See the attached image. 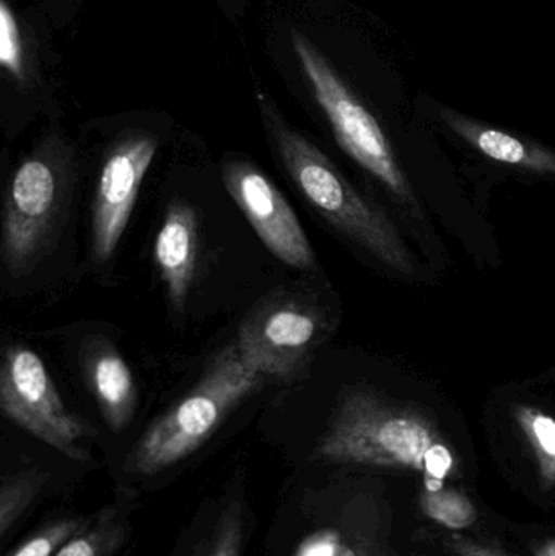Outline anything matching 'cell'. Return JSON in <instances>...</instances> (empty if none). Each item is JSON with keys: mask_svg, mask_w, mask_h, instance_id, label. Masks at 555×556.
Listing matches in <instances>:
<instances>
[{"mask_svg": "<svg viewBox=\"0 0 555 556\" xmlns=\"http://www.w3.org/2000/svg\"><path fill=\"white\" fill-rule=\"evenodd\" d=\"M316 454L328 463L419 473L424 492L445 489L459 473L456 451L429 415L368 389L342 397Z\"/></svg>", "mask_w": 555, "mask_h": 556, "instance_id": "obj_1", "label": "cell"}, {"mask_svg": "<svg viewBox=\"0 0 555 556\" xmlns=\"http://www.w3.org/2000/svg\"><path fill=\"white\" fill-rule=\"evenodd\" d=\"M257 101L283 166L310 204L384 266L404 276L414 274L413 254L393 222L365 199L318 147L293 130L266 94H257Z\"/></svg>", "mask_w": 555, "mask_h": 556, "instance_id": "obj_2", "label": "cell"}, {"mask_svg": "<svg viewBox=\"0 0 555 556\" xmlns=\"http://www.w3.org/2000/svg\"><path fill=\"white\" fill-rule=\"evenodd\" d=\"M267 381V376L244 362L237 342L225 346L209 363L198 386L137 441L126 463L127 472L153 476L181 463L214 434L237 405Z\"/></svg>", "mask_w": 555, "mask_h": 556, "instance_id": "obj_3", "label": "cell"}, {"mask_svg": "<svg viewBox=\"0 0 555 556\" xmlns=\"http://www.w3.org/2000/svg\"><path fill=\"white\" fill-rule=\"evenodd\" d=\"M290 41L342 150L375 176L398 201L413 207L417 205L413 186L374 114L352 93L328 59L302 31L292 29Z\"/></svg>", "mask_w": 555, "mask_h": 556, "instance_id": "obj_4", "label": "cell"}, {"mask_svg": "<svg viewBox=\"0 0 555 556\" xmlns=\"http://www.w3.org/2000/svg\"><path fill=\"white\" fill-rule=\"evenodd\" d=\"M67 173L55 150L35 152L10 178L2 220V260L18 277L48 250L65 207Z\"/></svg>", "mask_w": 555, "mask_h": 556, "instance_id": "obj_5", "label": "cell"}, {"mask_svg": "<svg viewBox=\"0 0 555 556\" xmlns=\"http://www.w3.org/2000/svg\"><path fill=\"white\" fill-rule=\"evenodd\" d=\"M0 407L13 424L64 456L88 459L80 440L93 430L65 407L45 363L28 346L10 345L3 353Z\"/></svg>", "mask_w": 555, "mask_h": 556, "instance_id": "obj_6", "label": "cell"}, {"mask_svg": "<svg viewBox=\"0 0 555 556\" xmlns=\"http://www.w3.org/2000/svg\"><path fill=\"white\" fill-rule=\"evenodd\" d=\"M225 188L267 250L297 269L313 270L312 244L289 202L263 172L248 162L224 166Z\"/></svg>", "mask_w": 555, "mask_h": 556, "instance_id": "obj_7", "label": "cell"}, {"mask_svg": "<svg viewBox=\"0 0 555 556\" xmlns=\"http://www.w3.org/2000/svg\"><path fill=\"white\" fill-rule=\"evenodd\" d=\"M155 153L156 139L150 134L127 136L108 152L91 217V251L98 263H106L116 251Z\"/></svg>", "mask_w": 555, "mask_h": 556, "instance_id": "obj_8", "label": "cell"}, {"mask_svg": "<svg viewBox=\"0 0 555 556\" xmlns=\"http://www.w3.org/2000/svg\"><path fill=\"white\" fill-rule=\"evenodd\" d=\"M318 330V316L310 307L279 301L251 314L237 343L251 368L269 379H289L305 365Z\"/></svg>", "mask_w": 555, "mask_h": 556, "instance_id": "obj_9", "label": "cell"}, {"mask_svg": "<svg viewBox=\"0 0 555 556\" xmlns=\"http://www.w3.org/2000/svg\"><path fill=\"white\" fill-rule=\"evenodd\" d=\"M199 250L198 215L191 205L173 202L156 235L155 263L176 309H185Z\"/></svg>", "mask_w": 555, "mask_h": 556, "instance_id": "obj_10", "label": "cell"}, {"mask_svg": "<svg viewBox=\"0 0 555 556\" xmlns=\"http://www.w3.org/2000/svg\"><path fill=\"white\" fill-rule=\"evenodd\" d=\"M85 375L108 427L124 430L137 405L136 381L129 365L113 346L94 343L85 355Z\"/></svg>", "mask_w": 555, "mask_h": 556, "instance_id": "obj_11", "label": "cell"}, {"mask_svg": "<svg viewBox=\"0 0 555 556\" xmlns=\"http://www.w3.org/2000/svg\"><path fill=\"white\" fill-rule=\"evenodd\" d=\"M440 117L443 123L462 137L469 146L488 159L505 165L518 166L540 175H555V152L546 147L518 139L504 130L485 126L465 114L442 108Z\"/></svg>", "mask_w": 555, "mask_h": 556, "instance_id": "obj_12", "label": "cell"}, {"mask_svg": "<svg viewBox=\"0 0 555 556\" xmlns=\"http://www.w3.org/2000/svg\"><path fill=\"white\" fill-rule=\"evenodd\" d=\"M127 538V525L116 508L101 509L54 556H114Z\"/></svg>", "mask_w": 555, "mask_h": 556, "instance_id": "obj_13", "label": "cell"}, {"mask_svg": "<svg viewBox=\"0 0 555 556\" xmlns=\"http://www.w3.org/2000/svg\"><path fill=\"white\" fill-rule=\"evenodd\" d=\"M515 420L537 460L543 492L555 489V418L541 408L517 405Z\"/></svg>", "mask_w": 555, "mask_h": 556, "instance_id": "obj_14", "label": "cell"}, {"mask_svg": "<svg viewBox=\"0 0 555 556\" xmlns=\"http://www.w3.org/2000/svg\"><path fill=\"white\" fill-rule=\"evenodd\" d=\"M292 556H378L364 532L348 522L318 526L300 539Z\"/></svg>", "mask_w": 555, "mask_h": 556, "instance_id": "obj_15", "label": "cell"}, {"mask_svg": "<svg viewBox=\"0 0 555 556\" xmlns=\"http://www.w3.org/2000/svg\"><path fill=\"white\" fill-rule=\"evenodd\" d=\"M46 482L48 473L39 469L18 470L3 477L0 485V538L9 535L13 526L38 498Z\"/></svg>", "mask_w": 555, "mask_h": 556, "instance_id": "obj_16", "label": "cell"}, {"mask_svg": "<svg viewBox=\"0 0 555 556\" xmlns=\"http://www.w3.org/2000/svg\"><path fill=\"white\" fill-rule=\"evenodd\" d=\"M0 65L3 71L25 87L29 80V62L18 18L7 0H0Z\"/></svg>", "mask_w": 555, "mask_h": 556, "instance_id": "obj_17", "label": "cell"}, {"mask_svg": "<svg viewBox=\"0 0 555 556\" xmlns=\"http://www.w3.org/2000/svg\"><path fill=\"white\" fill-rule=\"evenodd\" d=\"M420 506L427 518L433 519L452 531L469 528L478 519V511L468 496L446 486L439 492H424Z\"/></svg>", "mask_w": 555, "mask_h": 556, "instance_id": "obj_18", "label": "cell"}, {"mask_svg": "<svg viewBox=\"0 0 555 556\" xmlns=\"http://www.w3.org/2000/svg\"><path fill=\"white\" fill-rule=\"evenodd\" d=\"M87 521L84 518H62L49 522L7 556H54Z\"/></svg>", "mask_w": 555, "mask_h": 556, "instance_id": "obj_19", "label": "cell"}, {"mask_svg": "<svg viewBox=\"0 0 555 556\" xmlns=\"http://www.w3.org/2000/svg\"><path fill=\"white\" fill-rule=\"evenodd\" d=\"M241 542H243V516H241L240 505L234 503L220 516L205 556H241Z\"/></svg>", "mask_w": 555, "mask_h": 556, "instance_id": "obj_20", "label": "cell"}, {"mask_svg": "<svg viewBox=\"0 0 555 556\" xmlns=\"http://www.w3.org/2000/svg\"><path fill=\"white\" fill-rule=\"evenodd\" d=\"M449 547L456 556H504L459 534L450 535Z\"/></svg>", "mask_w": 555, "mask_h": 556, "instance_id": "obj_21", "label": "cell"}, {"mask_svg": "<svg viewBox=\"0 0 555 556\" xmlns=\"http://www.w3.org/2000/svg\"><path fill=\"white\" fill-rule=\"evenodd\" d=\"M534 556H555V539L541 542L534 547Z\"/></svg>", "mask_w": 555, "mask_h": 556, "instance_id": "obj_22", "label": "cell"}]
</instances>
